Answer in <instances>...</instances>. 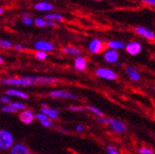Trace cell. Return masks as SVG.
<instances>
[{
    "mask_svg": "<svg viewBox=\"0 0 155 154\" xmlns=\"http://www.w3.org/2000/svg\"><path fill=\"white\" fill-rule=\"evenodd\" d=\"M69 110H71V111H83L84 109L83 108H81V107H77V106H70L68 108Z\"/></svg>",
    "mask_w": 155,
    "mask_h": 154,
    "instance_id": "obj_35",
    "label": "cell"
},
{
    "mask_svg": "<svg viewBox=\"0 0 155 154\" xmlns=\"http://www.w3.org/2000/svg\"><path fill=\"white\" fill-rule=\"evenodd\" d=\"M139 153H141V154H152L153 150L151 149H149V148H142V149H139Z\"/></svg>",
    "mask_w": 155,
    "mask_h": 154,
    "instance_id": "obj_30",
    "label": "cell"
},
{
    "mask_svg": "<svg viewBox=\"0 0 155 154\" xmlns=\"http://www.w3.org/2000/svg\"><path fill=\"white\" fill-rule=\"evenodd\" d=\"M63 52L67 54V55H71V56H78V57H81V51L80 49L76 48L75 47H65L63 48Z\"/></svg>",
    "mask_w": 155,
    "mask_h": 154,
    "instance_id": "obj_17",
    "label": "cell"
},
{
    "mask_svg": "<svg viewBox=\"0 0 155 154\" xmlns=\"http://www.w3.org/2000/svg\"><path fill=\"white\" fill-rule=\"evenodd\" d=\"M11 154H31V152L25 145L16 144L12 147Z\"/></svg>",
    "mask_w": 155,
    "mask_h": 154,
    "instance_id": "obj_11",
    "label": "cell"
},
{
    "mask_svg": "<svg viewBox=\"0 0 155 154\" xmlns=\"http://www.w3.org/2000/svg\"><path fill=\"white\" fill-rule=\"evenodd\" d=\"M107 152H108V154H119V152L114 148H113L112 146H108L107 147Z\"/></svg>",
    "mask_w": 155,
    "mask_h": 154,
    "instance_id": "obj_32",
    "label": "cell"
},
{
    "mask_svg": "<svg viewBox=\"0 0 155 154\" xmlns=\"http://www.w3.org/2000/svg\"><path fill=\"white\" fill-rule=\"evenodd\" d=\"M118 58H119V54L116 50L110 49V50H107L104 53V60L109 64L116 63V61H118Z\"/></svg>",
    "mask_w": 155,
    "mask_h": 154,
    "instance_id": "obj_10",
    "label": "cell"
},
{
    "mask_svg": "<svg viewBox=\"0 0 155 154\" xmlns=\"http://www.w3.org/2000/svg\"><path fill=\"white\" fill-rule=\"evenodd\" d=\"M34 48L37 51H44V52H50L54 49V45L45 41H38L34 44Z\"/></svg>",
    "mask_w": 155,
    "mask_h": 154,
    "instance_id": "obj_8",
    "label": "cell"
},
{
    "mask_svg": "<svg viewBox=\"0 0 155 154\" xmlns=\"http://www.w3.org/2000/svg\"><path fill=\"white\" fill-rule=\"evenodd\" d=\"M96 74H97V76L100 77V78H103L105 80H114L117 78L116 74L109 68H103V67L97 68L96 71Z\"/></svg>",
    "mask_w": 155,
    "mask_h": 154,
    "instance_id": "obj_6",
    "label": "cell"
},
{
    "mask_svg": "<svg viewBox=\"0 0 155 154\" xmlns=\"http://www.w3.org/2000/svg\"><path fill=\"white\" fill-rule=\"evenodd\" d=\"M34 9L38 11H51L54 9V7L49 2L40 1L34 5Z\"/></svg>",
    "mask_w": 155,
    "mask_h": 154,
    "instance_id": "obj_12",
    "label": "cell"
},
{
    "mask_svg": "<svg viewBox=\"0 0 155 154\" xmlns=\"http://www.w3.org/2000/svg\"><path fill=\"white\" fill-rule=\"evenodd\" d=\"M107 47L113 49V50H117V49H122L124 48H126L125 44L121 41H110L108 42L107 44Z\"/></svg>",
    "mask_w": 155,
    "mask_h": 154,
    "instance_id": "obj_18",
    "label": "cell"
},
{
    "mask_svg": "<svg viewBox=\"0 0 155 154\" xmlns=\"http://www.w3.org/2000/svg\"><path fill=\"white\" fill-rule=\"evenodd\" d=\"M14 49L16 51H23V50H24V47H23V45L20 44H17L14 45Z\"/></svg>",
    "mask_w": 155,
    "mask_h": 154,
    "instance_id": "obj_36",
    "label": "cell"
},
{
    "mask_svg": "<svg viewBox=\"0 0 155 154\" xmlns=\"http://www.w3.org/2000/svg\"><path fill=\"white\" fill-rule=\"evenodd\" d=\"M0 47L4 49H10L12 48V44L10 41L2 39V40H0Z\"/></svg>",
    "mask_w": 155,
    "mask_h": 154,
    "instance_id": "obj_24",
    "label": "cell"
},
{
    "mask_svg": "<svg viewBox=\"0 0 155 154\" xmlns=\"http://www.w3.org/2000/svg\"><path fill=\"white\" fill-rule=\"evenodd\" d=\"M126 51L131 56H135L142 50V45L138 42H130L126 45Z\"/></svg>",
    "mask_w": 155,
    "mask_h": 154,
    "instance_id": "obj_7",
    "label": "cell"
},
{
    "mask_svg": "<svg viewBox=\"0 0 155 154\" xmlns=\"http://www.w3.org/2000/svg\"><path fill=\"white\" fill-rule=\"evenodd\" d=\"M48 27H49V28H54V27H55V24H54V22L48 21Z\"/></svg>",
    "mask_w": 155,
    "mask_h": 154,
    "instance_id": "obj_37",
    "label": "cell"
},
{
    "mask_svg": "<svg viewBox=\"0 0 155 154\" xmlns=\"http://www.w3.org/2000/svg\"><path fill=\"white\" fill-rule=\"evenodd\" d=\"M84 129V128L81 126V125H79V126H77V130H79V132H82V130Z\"/></svg>",
    "mask_w": 155,
    "mask_h": 154,
    "instance_id": "obj_38",
    "label": "cell"
},
{
    "mask_svg": "<svg viewBox=\"0 0 155 154\" xmlns=\"http://www.w3.org/2000/svg\"><path fill=\"white\" fill-rule=\"evenodd\" d=\"M45 19L46 21H51V22H63L64 20L63 15L60 14V13H55V12L46 14Z\"/></svg>",
    "mask_w": 155,
    "mask_h": 154,
    "instance_id": "obj_16",
    "label": "cell"
},
{
    "mask_svg": "<svg viewBox=\"0 0 155 154\" xmlns=\"http://www.w3.org/2000/svg\"><path fill=\"white\" fill-rule=\"evenodd\" d=\"M22 23L26 26H31L33 24V19L28 13H24L22 17Z\"/></svg>",
    "mask_w": 155,
    "mask_h": 154,
    "instance_id": "obj_22",
    "label": "cell"
},
{
    "mask_svg": "<svg viewBox=\"0 0 155 154\" xmlns=\"http://www.w3.org/2000/svg\"><path fill=\"white\" fill-rule=\"evenodd\" d=\"M106 45L104 42H102L99 39H94L92 40L88 44V49L92 54H99L105 50Z\"/></svg>",
    "mask_w": 155,
    "mask_h": 154,
    "instance_id": "obj_4",
    "label": "cell"
},
{
    "mask_svg": "<svg viewBox=\"0 0 155 154\" xmlns=\"http://www.w3.org/2000/svg\"><path fill=\"white\" fill-rule=\"evenodd\" d=\"M97 121L102 123V124L110 125V127L112 128V129L114 130V132L117 133H123L127 130L126 125L123 124L121 121H119L117 119H107V118L100 117V119H98Z\"/></svg>",
    "mask_w": 155,
    "mask_h": 154,
    "instance_id": "obj_2",
    "label": "cell"
},
{
    "mask_svg": "<svg viewBox=\"0 0 155 154\" xmlns=\"http://www.w3.org/2000/svg\"><path fill=\"white\" fill-rule=\"evenodd\" d=\"M4 12V9L3 8H0V14H2Z\"/></svg>",
    "mask_w": 155,
    "mask_h": 154,
    "instance_id": "obj_39",
    "label": "cell"
},
{
    "mask_svg": "<svg viewBox=\"0 0 155 154\" xmlns=\"http://www.w3.org/2000/svg\"><path fill=\"white\" fill-rule=\"evenodd\" d=\"M134 32L138 35H140L141 37L148 39L150 41H155V33L150 30V28L143 27V26H138L134 28Z\"/></svg>",
    "mask_w": 155,
    "mask_h": 154,
    "instance_id": "obj_5",
    "label": "cell"
},
{
    "mask_svg": "<svg viewBox=\"0 0 155 154\" xmlns=\"http://www.w3.org/2000/svg\"><path fill=\"white\" fill-rule=\"evenodd\" d=\"M13 144V137L10 132L6 129H2L0 132V148L3 150H6L12 147Z\"/></svg>",
    "mask_w": 155,
    "mask_h": 154,
    "instance_id": "obj_3",
    "label": "cell"
},
{
    "mask_svg": "<svg viewBox=\"0 0 155 154\" xmlns=\"http://www.w3.org/2000/svg\"><path fill=\"white\" fill-rule=\"evenodd\" d=\"M6 94L11 95V96H15V97H18L20 98H24V99H27L28 97V95L25 94L24 92H21V91H18V90H14V89L6 90Z\"/></svg>",
    "mask_w": 155,
    "mask_h": 154,
    "instance_id": "obj_20",
    "label": "cell"
},
{
    "mask_svg": "<svg viewBox=\"0 0 155 154\" xmlns=\"http://www.w3.org/2000/svg\"><path fill=\"white\" fill-rule=\"evenodd\" d=\"M2 112H5V113H14L16 112V110L13 109V108L12 106H3L1 108Z\"/></svg>",
    "mask_w": 155,
    "mask_h": 154,
    "instance_id": "obj_29",
    "label": "cell"
},
{
    "mask_svg": "<svg viewBox=\"0 0 155 154\" xmlns=\"http://www.w3.org/2000/svg\"><path fill=\"white\" fill-rule=\"evenodd\" d=\"M2 84L12 86H31L36 83V78H20V79H4Z\"/></svg>",
    "mask_w": 155,
    "mask_h": 154,
    "instance_id": "obj_1",
    "label": "cell"
},
{
    "mask_svg": "<svg viewBox=\"0 0 155 154\" xmlns=\"http://www.w3.org/2000/svg\"><path fill=\"white\" fill-rule=\"evenodd\" d=\"M35 117L39 120V121H43V120H48V116L45 113H36L35 114Z\"/></svg>",
    "mask_w": 155,
    "mask_h": 154,
    "instance_id": "obj_28",
    "label": "cell"
},
{
    "mask_svg": "<svg viewBox=\"0 0 155 154\" xmlns=\"http://www.w3.org/2000/svg\"><path fill=\"white\" fill-rule=\"evenodd\" d=\"M87 109L88 110H90L91 112H93L94 113H96L97 115H98L99 117H103V113L101 112V111H99L97 108H96V107H94V106H88L87 107Z\"/></svg>",
    "mask_w": 155,
    "mask_h": 154,
    "instance_id": "obj_26",
    "label": "cell"
},
{
    "mask_svg": "<svg viewBox=\"0 0 155 154\" xmlns=\"http://www.w3.org/2000/svg\"><path fill=\"white\" fill-rule=\"evenodd\" d=\"M87 66V61L83 57H77L75 60V68L77 70L83 71Z\"/></svg>",
    "mask_w": 155,
    "mask_h": 154,
    "instance_id": "obj_15",
    "label": "cell"
},
{
    "mask_svg": "<svg viewBox=\"0 0 155 154\" xmlns=\"http://www.w3.org/2000/svg\"><path fill=\"white\" fill-rule=\"evenodd\" d=\"M1 102H3L5 104H9V103H11V99L9 97H7L6 96H2L1 97Z\"/></svg>",
    "mask_w": 155,
    "mask_h": 154,
    "instance_id": "obj_34",
    "label": "cell"
},
{
    "mask_svg": "<svg viewBox=\"0 0 155 154\" xmlns=\"http://www.w3.org/2000/svg\"><path fill=\"white\" fill-rule=\"evenodd\" d=\"M46 57H48V54L46 52H44V51H37L35 53V58L37 60H40V61H43V60H45Z\"/></svg>",
    "mask_w": 155,
    "mask_h": 154,
    "instance_id": "obj_25",
    "label": "cell"
},
{
    "mask_svg": "<svg viewBox=\"0 0 155 154\" xmlns=\"http://www.w3.org/2000/svg\"><path fill=\"white\" fill-rule=\"evenodd\" d=\"M54 82H57V79L54 78H45V77H39L36 78V83H42V84H51Z\"/></svg>",
    "mask_w": 155,
    "mask_h": 154,
    "instance_id": "obj_21",
    "label": "cell"
},
{
    "mask_svg": "<svg viewBox=\"0 0 155 154\" xmlns=\"http://www.w3.org/2000/svg\"><path fill=\"white\" fill-rule=\"evenodd\" d=\"M49 96L53 98H69V99H77V97L73 95L72 93H69L66 91L59 90V91H54L51 92Z\"/></svg>",
    "mask_w": 155,
    "mask_h": 154,
    "instance_id": "obj_9",
    "label": "cell"
},
{
    "mask_svg": "<svg viewBox=\"0 0 155 154\" xmlns=\"http://www.w3.org/2000/svg\"><path fill=\"white\" fill-rule=\"evenodd\" d=\"M11 106L16 111L17 110H23V109H25V108H26L25 104L20 103V102H12V103H11Z\"/></svg>",
    "mask_w": 155,
    "mask_h": 154,
    "instance_id": "obj_27",
    "label": "cell"
},
{
    "mask_svg": "<svg viewBox=\"0 0 155 154\" xmlns=\"http://www.w3.org/2000/svg\"><path fill=\"white\" fill-rule=\"evenodd\" d=\"M42 107H43V109H42L43 113L46 114L48 116H49L51 118H57L58 117L59 113L56 109H49V108H48L45 104H43Z\"/></svg>",
    "mask_w": 155,
    "mask_h": 154,
    "instance_id": "obj_19",
    "label": "cell"
},
{
    "mask_svg": "<svg viewBox=\"0 0 155 154\" xmlns=\"http://www.w3.org/2000/svg\"><path fill=\"white\" fill-rule=\"evenodd\" d=\"M95 1H100V0H95Z\"/></svg>",
    "mask_w": 155,
    "mask_h": 154,
    "instance_id": "obj_40",
    "label": "cell"
},
{
    "mask_svg": "<svg viewBox=\"0 0 155 154\" xmlns=\"http://www.w3.org/2000/svg\"><path fill=\"white\" fill-rule=\"evenodd\" d=\"M154 90H155V88H154Z\"/></svg>",
    "mask_w": 155,
    "mask_h": 154,
    "instance_id": "obj_41",
    "label": "cell"
},
{
    "mask_svg": "<svg viewBox=\"0 0 155 154\" xmlns=\"http://www.w3.org/2000/svg\"><path fill=\"white\" fill-rule=\"evenodd\" d=\"M41 124L44 126V127H46V128H49V127H52L53 126V123L51 120L48 119V120H43V121H40Z\"/></svg>",
    "mask_w": 155,
    "mask_h": 154,
    "instance_id": "obj_31",
    "label": "cell"
},
{
    "mask_svg": "<svg viewBox=\"0 0 155 154\" xmlns=\"http://www.w3.org/2000/svg\"><path fill=\"white\" fill-rule=\"evenodd\" d=\"M145 4H148L151 7H155V0H141Z\"/></svg>",
    "mask_w": 155,
    "mask_h": 154,
    "instance_id": "obj_33",
    "label": "cell"
},
{
    "mask_svg": "<svg viewBox=\"0 0 155 154\" xmlns=\"http://www.w3.org/2000/svg\"><path fill=\"white\" fill-rule=\"evenodd\" d=\"M34 24L38 28H45V27H48V21L44 18L38 17L34 20Z\"/></svg>",
    "mask_w": 155,
    "mask_h": 154,
    "instance_id": "obj_23",
    "label": "cell"
},
{
    "mask_svg": "<svg viewBox=\"0 0 155 154\" xmlns=\"http://www.w3.org/2000/svg\"><path fill=\"white\" fill-rule=\"evenodd\" d=\"M126 73H127V75L129 76V78H130V80H134V81H138L139 80L141 79L140 74H139V73L137 72V70H136L135 68L131 67V66H128V67L126 68Z\"/></svg>",
    "mask_w": 155,
    "mask_h": 154,
    "instance_id": "obj_14",
    "label": "cell"
},
{
    "mask_svg": "<svg viewBox=\"0 0 155 154\" xmlns=\"http://www.w3.org/2000/svg\"><path fill=\"white\" fill-rule=\"evenodd\" d=\"M19 119L23 123H25V124H30V123H31L34 119V115L30 111L26 110V111H23L19 114Z\"/></svg>",
    "mask_w": 155,
    "mask_h": 154,
    "instance_id": "obj_13",
    "label": "cell"
}]
</instances>
